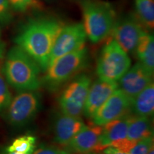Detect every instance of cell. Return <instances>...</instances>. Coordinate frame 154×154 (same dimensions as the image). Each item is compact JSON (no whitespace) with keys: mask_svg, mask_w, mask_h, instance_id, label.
<instances>
[{"mask_svg":"<svg viewBox=\"0 0 154 154\" xmlns=\"http://www.w3.org/2000/svg\"><path fill=\"white\" fill-rule=\"evenodd\" d=\"M84 126L81 117L63 113L58 115L53 126L54 140L60 146H66Z\"/></svg>","mask_w":154,"mask_h":154,"instance_id":"obj_14","label":"cell"},{"mask_svg":"<svg viewBox=\"0 0 154 154\" xmlns=\"http://www.w3.org/2000/svg\"><path fill=\"white\" fill-rule=\"evenodd\" d=\"M118 88L117 82L101 79L91 84L83 111L86 118H93L96 111Z\"/></svg>","mask_w":154,"mask_h":154,"instance_id":"obj_12","label":"cell"},{"mask_svg":"<svg viewBox=\"0 0 154 154\" xmlns=\"http://www.w3.org/2000/svg\"><path fill=\"white\" fill-rule=\"evenodd\" d=\"M63 26L60 20L53 17L30 19L23 25L14 42L45 72L53 45Z\"/></svg>","mask_w":154,"mask_h":154,"instance_id":"obj_1","label":"cell"},{"mask_svg":"<svg viewBox=\"0 0 154 154\" xmlns=\"http://www.w3.org/2000/svg\"><path fill=\"white\" fill-rule=\"evenodd\" d=\"M153 72L141 63L138 62L129 68L119 80L118 87L132 101L140 91L153 82Z\"/></svg>","mask_w":154,"mask_h":154,"instance_id":"obj_11","label":"cell"},{"mask_svg":"<svg viewBox=\"0 0 154 154\" xmlns=\"http://www.w3.org/2000/svg\"><path fill=\"white\" fill-rule=\"evenodd\" d=\"M8 154H32V153H18V152H9Z\"/></svg>","mask_w":154,"mask_h":154,"instance_id":"obj_28","label":"cell"},{"mask_svg":"<svg viewBox=\"0 0 154 154\" xmlns=\"http://www.w3.org/2000/svg\"><path fill=\"white\" fill-rule=\"evenodd\" d=\"M41 107V96L36 91H25L11 100L7 109L8 121L15 126L27 124L37 114Z\"/></svg>","mask_w":154,"mask_h":154,"instance_id":"obj_7","label":"cell"},{"mask_svg":"<svg viewBox=\"0 0 154 154\" xmlns=\"http://www.w3.org/2000/svg\"><path fill=\"white\" fill-rule=\"evenodd\" d=\"M96 154H97V153H96ZM98 154H103V153H98Z\"/></svg>","mask_w":154,"mask_h":154,"instance_id":"obj_31","label":"cell"},{"mask_svg":"<svg viewBox=\"0 0 154 154\" xmlns=\"http://www.w3.org/2000/svg\"><path fill=\"white\" fill-rule=\"evenodd\" d=\"M8 2L11 8L21 12L41 7L38 0H8Z\"/></svg>","mask_w":154,"mask_h":154,"instance_id":"obj_22","label":"cell"},{"mask_svg":"<svg viewBox=\"0 0 154 154\" xmlns=\"http://www.w3.org/2000/svg\"><path fill=\"white\" fill-rule=\"evenodd\" d=\"M131 110L135 116L151 117L154 112V85L151 83L131 101Z\"/></svg>","mask_w":154,"mask_h":154,"instance_id":"obj_16","label":"cell"},{"mask_svg":"<svg viewBox=\"0 0 154 154\" xmlns=\"http://www.w3.org/2000/svg\"><path fill=\"white\" fill-rule=\"evenodd\" d=\"M147 32L136 15L128 14L116 20L111 34L127 54H134L140 38Z\"/></svg>","mask_w":154,"mask_h":154,"instance_id":"obj_8","label":"cell"},{"mask_svg":"<svg viewBox=\"0 0 154 154\" xmlns=\"http://www.w3.org/2000/svg\"><path fill=\"white\" fill-rule=\"evenodd\" d=\"M88 51L84 47L57 59L41 79L42 84L48 91H57L88 65Z\"/></svg>","mask_w":154,"mask_h":154,"instance_id":"obj_3","label":"cell"},{"mask_svg":"<svg viewBox=\"0 0 154 154\" xmlns=\"http://www.w3.org/2000/svg\"><path fill=\"white\" fill-rule=\"evenodd\" d=\"M81 7L86 36L92 43H99L111 34L115 11L110 4L98 0H82Z\"/></svg>","mask_w":154,"mask_h":154,"instance_id":"obj_4","label":"cell"},{"mask_svg":"<svg viewBox=\"0 0 154 154\" xmlns=\"http://www.w3.org/2000/svg\"><path fill=\"white\" fill-rule=\"evenodd\" d=\"M70 153L65 149H61L57 146L41 145L36 150L34 149L32 154H69Z\"/></svg>","mask_w":154,"mask_h":154,"instance_id":"obj_25","label":"cell"},{"mask_svg":"<svg viewBox=\"0 0 154 154\" xmlns=\"http://www.w3.org/2000/svg\"><path fill=\"white\" fill-rule=\"evenodd\" d=\"M153 147V135L138 140L128 151L129 154H148Z\"/></svg>","mask_w":154,"mask_h":154,"instance_id":"obj_23","label":"cell"},{"mask_svg":"<svg viewBox=\"0 0 154 154\" xmlns=\"http://www.w3.org/2000/svg\"><path fill=\"white\" fill-rule=\"evenodd\" d=\"M136 17L146 29L154 27V0H135Z\"/></svg>","mask_w":154,"mask_h":154,"instance_id":"obj_19","label":"cell"},{"mask_svg":"<svg viewBox=\"0 0 154 154\" xmlns=\"http://www.w3.org/2000/svg\"><path fill=\"white\" fill-rule=\"evenodd\" d=\"M151 135H153V133L149 117L130 116L127 130V138L128 140L136 143Z\"/></svg>","mask_w":154,"mask_h":154,"instance_id":"obj_17","label":"cell"},{"mask_svg":"<svg viewBox=\"0 0 154 154\" xmlns=\"http://www.w3.org/2000/svg\"><path fill=\"white\" fill-rule=\"evenodd\" d=\"M135 54L139 59V62L153 72L154 38L153 34L147 32L140 38Z\"/></svg>","mask_w":154,"mask_h":154,"instance_id":"obj_18","label":"cell"},{"mask_svg":"<svg viewBox=\"0 0 154 154\" xmlns=\"http://www.w3.org/2000/svg\"><path fill=\"white\" fill-rule=\"evenodd\" d=\"M2 59H0V113L8 107L11 95L2 72Z\"/></svg>","mask_w":154,"mask_h":154,"instance_id":"obj_21","label":"cell"},{"mask_svg":"<svg viewBox=\"0 0 154 154\" xmlns=\"http://www.w3.org/2000/svg\"><path fill=\"white\" fill-rule=\"evenodd\" d=\"M131 100L118 88L99 108L92 118L94 124L103 126L107 123L124 116L131 110Z\"/></svg>","mask_w":154,"mask_h":154,"instance_id":"obj_10","label":"cell"},{"mask_svg":"<svg viewBox=\"0 0 154 154\" xmlns=\"http://www.w3.org/2000/svg\"><path fill=\"white\" fill-rule=\"evenodd\" d=\"M103 154H129L128 152H125L123 151H121L116 148L111 147V146H109V147L106 148L103 150Z\"/></svg>","mask_w":154,"mask_h":154,"instance_id":"obj_26","label":"cell"},{"mask_svg":"<svg viewBox=\"0 0 154 154\" xmlns=\"http://www.w3.org/2000/svg\"><path fill=\"white\" fill-rule=\"evenodd\" d=\"M11 7L8 0H0V24H7L13 18Z\"/></svg>","mask_w":154,"mask_h":154,"instance_id":"obj_24","label":"cell"},{"mask_svg":"<svg viewBox=\"0 0 154 154\" xmlns=\"http://www.w3.org/2000/svg\"><path fill=\"white\" fill-rule=\"evenodd\" d=\"M4 52H5V46L0 38V59H3Z\"/></svg>","mask_w":154,"mask_h":154,"instance_id":"obj_27","label":"cell"},{"mask_svg":"<svg viewBox=\"0 0 154 154\" xmlns=\"http://www.w3.org/2000/svg\"><path fill=\"white\" fill-rule=\"evenodd\" d=\"M148 154H154V149H153V147L151 148V149L150 150L149 153Z\"/></svg>","mask_w":154,"mask_h":154,"instance_id":"obj_29","label":"cell"},{"mask_svg":"<svg viewBox=\"0 0 154 154\" xmlns=\"http://www.w3.org/2000/svg\"><path fill=\"white\" fill-rule=\"evenodd\" d=\"M86 38L87 36L83 24L76 23L63 26L53 45L49 66L62 56L84 47Z\"/></svg>","mask_w":154,"mask_h":154,"instance_id":"obj_9","label":"cell"},{"mask_svg":"<svg viewBox=\"0 0 154 154\" xmlns=\"http://www.w3.org/2000/svg\"><path fill=\"white\" fill-rule=\"evenodd\" d=\"M129 115H126L105 124L102 127V132L97 151H103L106 148L112 146L127 138Z\"/></svg>","mask_w":154,"mask_h":154,"instance_id":"obj_15","label":"cell"},{"mask_svg":"<svg viewBox=\"0 0 154 154\" xmlns=\"http://www.w3.org/2000/svg\"><path fill=\"white\" fill-rule=\"evenodd\" d=\"M91 84V77L85 74L78 75L69 83L59 99L62 113L81 117Z\"/></svg>","mask_w":154,"mask_h":154,"instance_id":"obj_6","label":"cell"},{"mask_svg":"<svg viewBox=\"0 0 154 154\" xmlns=\"http://www.w3.org/2000/svg\"><path fill=\"white\" fill-rule=\"evenodd\" d=\"M86 154H96V153H94V152H90V153H86Z\"/></svg>","mask_w":154,"mask_h":154,"instance_id":"obj_30","label":"cell"},{"mask_svg":"<svg viewBox=\"0 0 154 154\" xmlns=\"http://www.w3.org/2000/svg\"><path fill=\"white\" fill-rule=\"evenodd\" d=\"M102 127L97 125L84 126L78 134L65 146L69 153L86 154L93 151H97Z\"/></svg>","mask_w":154,"mask_h":154,"instance_id":"obj_13","label":"cell"},{"mask_svg":"<svg viewBox=\"0 0 154 154\" xmlns=\"http://www.w3.org/2000/svg\"><path fill=\"white\" fill-rule=\"evenodd\" d=\"M36 138L32 135H24L15 138L7 149L8 152L32 153L36 148Z\"/></svg>","mask_w":154,"mask_h":154,"instance_id":"obj_20","label":"cell"},{"mask_svg":"<svg viewBox=\"0 0 154 154\" xmlns=\"http://www.w3.org/2000/svg\"><path fill=\"white\" fill-rule=\"evenodd\" d=\"M128 54L115 40H110L100 51L96 65V73L99 79L118 82L131 66Z\"/></svg>","mask_w":154,"mask_h":154,"instance_id":"obj_5","label":"cell"},{"mask_svg":"<svg viewBox=\"0 0 154 154\" xmlns=\"http://www.w3.org/2000/svg\"><path fill=\"white\" fill-rule=\"evenodd\" d=\"M39 66L18 46L9 50L2 66L7 82L19 91H36L42 85Z\"/></svg>","mask_w":154,"mask_h":154,"instance_id":"obj_2","label":"cell"},{"mask_svg":"<svg viewBox=\"0 0 154 154\" xmlns=\"http://www.w3.org/2000/svg\"><path fill=\"white\" fill-rule=\"evenodd\" d=\"M69 154H71V153H69Z\"/></svg>","mask_w":154,"mask_h":154,"instance_id":"obj_32","label":"cell"}]
</instances>
